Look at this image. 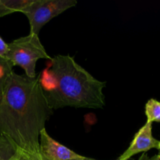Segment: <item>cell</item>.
<instances>
[{
  "label": "cell",
  "instance_id": "cell-1",
  "mask_svg": "<svg viewBox=\"0 0 160 160\" xmlns=\"http://www.w3.org/2000/svg\"><path fill=\"white\" fill-rule=\"evenodd\" d=\"M52 113L38 77L13 72L0 97V135L17 148L40 153L39 135Z\"/></svg>",
  "mask_w": 160,
  "mask_h": 160
},
{
  "label": "cell",
  "instance_id": "cell-2",
  "mask_svg": "<svg viewBox=\"0 0 160 160\" xmlns=\"http://www.w3.org/2000/svg\"><path fill=\"white\" fill-rule=\"evenodd\" d=\"M49 60L38 78L53 110L66 106L104 108L106 82L96 79L70 55H57Z\"/></svg>",
  "mask_w": 160,
  "mask_h": 160
},
{
  "label": "cell",
  "instance_id": "cell-3",
  "mask_svg": "<svg viewBox=\"0 0 160 160\" xmlns=\"http://www.w3.org/2000/svg\"><path fill=\"white\" fill-rule=\"evenodd\" d=\"M9 50L6 59L13 66H19L28 78H35L36 62L40 59H50L38 34L29 33L28 35L15 39L8 43Z\"/></svg>",
  "mask_w": 160,
  "mask_h": 160
},
{
  "label": "cell",
  "instance_id": "cell-4",
  "mask_svg": "<svg viewBox=\"0 0 160 160\" xmlns=\"http://www.w3.org/2000/svg\"><path fill=\"white\" fill-rule=\"evenodd\" d=\"M76 4V0H31L21 12L28 19L30 33L39 35L45 23Z\"/></svg>",
  "mask_w": 160,
  "mask_h": 160
},
{
  "label": "cell",
  "instance_id": "cell-5",
  "mask_svg": "<svg viewBox=\"0 0 160 160\" xmlns=\"http://www.w3.org/2000/svg\"><path fill=\"white\" fill-rule=\"evenodd\" d=\"M39 150L45 160H75L84 157L54 140L45 128L39 135Z\"/></svg>",
  "mask_w": 160,
  "mask_h": 160
},
{
  "label": "cell",
  "instance_id": "cell-6",
  "mask_svg": "<svg viewBox=\"0 0 160 160\" xmlns=\"http://www.w3.org/2000/svg\"><path fill=\"white\" fill-rule=\"evenodd\" d=\"M152 148L159 150L160 141L155 139L152 135V123L146 122L134 134L129 148L119 156V160H130L134 155L146 152Z\"/></svg>",
  "mask_w": 160,
  "mask_h": 160
},
{
  "label": "cell",
  "instance_id": "cell-7",
  "mask_svg": "<svg viewBox=\"0 0 160 160\" xmlns=\"http://www.w3.org/2000/svg\"><path fill=\"white\" fill-rule=\"evenodd\" d=\"M31 0H0V17L20 12L29 4Z\"/></svg>",
  "mask_w": 160,
  "mask_h": 160
},
{
  "label": "cell",
  "instance_id": "cell-8",
  "mask_svg": "<svg viewBox=\"0 0 160 160\" xmlns=\"http://www.w3.org/2000/svg\"><path fill=\"white\" fill-rule=\"evenodd\" d=\"M144 112L147 123H160V102L155 98H150L145 104Z\"/></svg>",
  "mask_w": 160,
  "mask_h": 160
},
{
  "label": "cell",
  "instance_id": "cell-9",
  "mask_svg": "<svg viewBox=\"0 0 160 160\" xmlns=\"http://www.w3.org/2000/svg\"><path fill=\"white\" fill-rule=\"evenodd\" d=\"M17 148L6 138L0 135V160H9L15 154Z\"/></svg>",
  "mask_w": 160,
  "mask_h": 160
},
{
  "label": "cell",
  "instance_id": "cell-10",
  "mask_svg": "<svg viewBox=\"0 0 160 160\" xmlns=\"http://www.w3.org/2000/svg\"><path fill=\"white\" fill-rule=\"evenodd\" d=\"M9 160H45L41 153L28 152L24 150L17 148L15 154Z\"/></svg>",
  "mask_w": 160,
  "mask_h": 160
},
{
  "label": "cell",
  "instance_id": "cell-11",
  "mask_svg": "<svg viewBox=\"0 0 160 160\" xmlns=\"http://www.w3.org/2000/svg\"><path fill=\"white\" fill-rule=\"evenodd\" d=\"M9 50L8 43H6L4 40L0 36V57L6 58V55Z\"/></svg>",
  "mask_w": 160,
  "mask_h": 160
},
{
  "label": "cell",
  "instance_id": "cell-12",
  "mask_svg": "<svg viewBox=\"0 0 160 160\" xmlns=\"http://www.w3.org/2000/svg\"><path fill=\"white\" fill-rule=\"evenodd\" d=\"M138 160H160V156L158 154L155 155V156H152V157H149L146 153H143Z\"/></svg>",
  "mask_w": 160,
  "mask_h": 160
},
{
  "label": "cell",
  "instance_id": "cell-13",
  "mask_svg": "<svg viewBox=\"0 0 160 160\" xmlns=\"http://www.w3.org/2000/svg\"><path fill=\"white\" fill-rule=\"evenodd\" d=\"M4 86H5L4 83L0 82V97H1L2 93H3V88H4Z\"/></svg>",
  "mask_w": 160,
  "mask_h": 160
},
{
  "label": "cell",
  "instance_id": "cell-14",
  "mask_svg": "<svg viewBox=\"0 0 160 160\" xmlns=\"http://www.w3.org/2000/svg\"><path fill=\"white\" fill-rule=\"evenodd\" d=\"M75 160H96V159H90V158H87V157H86V156H84V157L82 158V159H75ZM115 160H119V159H115ZM130 160H133V159H130Z\"/></svg>",
  "mask_w": 160,
  "mask_h": 160
},
{
  "label": "cell",
  "instance_id": "cell-15",
  "mask_svg": "<svg viewBox=\"0 0 160 160\" xmlns=\"http://www.w3.org/2000/svg\"><path fill=\"white\" fill-rule=\"evenodd\" d=\"M158 154L160 156V148H159V150H158Z\"/></svg>",
  "mask_w": 160,
  "mask_h": 160
}]
</instances>
